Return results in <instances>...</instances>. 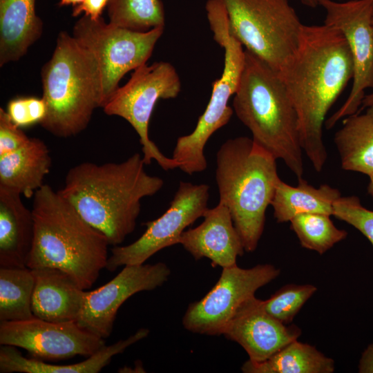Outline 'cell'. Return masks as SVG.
Returning a JSON list of instances; mask_svg holds the SVG:
<instances>
[{"label": "cell", "instance_id": "6da1fadb", "mask_svg": "<svg viewBox=\"0 0 373 373\" xmlns=\"http://www.w3.org/2000/svg\"><path fill=\"white\" fill-rule=\"evenodd\" d=\"M278 73L297 113L303 151L321 172L327 159L325 117L353 78L347 42L332 26L303 24L296 52Z\"/></svg>", "mask_w": 373, "mask_h": 373}, {"label": "cell", "instance_id": "7a4b0ae2", "mask_svg": "<svg viewBox=\"0 0 373 373\" xmlns=\"http://www.w3.org/2000/svg\"><path fill=\"white\" fill-rule=\"evenodd\" d=\"M135 153L122 162H83L70 169L57 191L110 245L121 244L136 226L141 200L157 193L164 180L148 174Z\"/></svg>", "mask_w": 373, "mask_h": 373}, {"label": "cell", "instance_id": "3957f363", "mask_svg": "<svg viewBox=\"0 0 373 373\" xmlns=\"http://www.w3.org/2000/svg\"><path fill=\"white\" fill-rule=\"evenodd\" d=\"M32 211L34 239L26 267L57 268L83 289L91 287L106 267V237L48 184L35 192Z\"/></svg>", "mask_w": 373, "mask_h": 373}, {"label": "cell", "instance_id": "277c9868", "mask_svg": "<svg viewBox=\"0 0 373 373\" xmlns=\"http://www.w3.org/2000/svg\"><path fill=\"white\" fill-rule=\"evenodd\" d=\"M245 50V63L233 108L250 131L252 140L282 160L298 180L304 164L298 119L278 73L253 53Z\"/></svg>", "mask_w": 373, "mask_h": 373}, {"label": "cell", "instance_id": "5b68a950", "mask_svg": "<svg viewBox=\"0 0 373 373\" xmlns=\"http://www.w3.org/2000/svg\"><path fill=\"white\" fill-rule=\"evenodd\" d=\"M216 180L219 202L228 208L245 250L255 251L280 180L276 159L252 138L229 139L216 154Z\"/></svg>", "mask_w": 373, "mask_h": 373}, {"label": "cell", "instance_id": "8992f818", "mask_svg": "<svg viewBox=\"0 0 373 373\" xmlns=\"http://www.w3.org/2000/svg\"><path fill=\"white\" fill-rule=\"evenodd\" d=\"M41 77L47 113L40 125L59 137L83 131L94 110L102 105L101 73L95 56L61 31Z\"/></svg>", "mask_w": 373, "mask_h": 373}, {"label": "cell", "instance_id": "52a82bcc", "mask_svg": "<svg viewBox=\"0 0 373 373\" xmlns=\"http://www.w3.org/2000/svg\"><path fill=\"white\" fill-rule=\"evenodd\" d=\"M205 10L213 39L224 49V67L220 77L212 84L209 102L195 128L190 134L179 137L173 149L172 158L181 171L190 175L207 169L205 144L233 115L228 102L238 88L245 63V50L231 31L222 0H207Z\"/></svg>", "mask_w": 373, "mask_h": 373}, {"label": "cell", "instance_id": "ba28073f", "mask_svg": "<svg viewBox=\"0 0 373 373\" xmlns=\"http://www.w3.org/2000/svg\"><path fill=\"white\" fill-rule=\"evenodd\" d=\"M231 31L246 50L279 72L296 52L303 23L288 0H222Z\"/></svg>", "mask_w": 373, "mask_h": 373}, {"label": "cell", "instance_id": "9c48e42d", "mask_svg": "<svg viewBox=\"0 0 373 373\" xmlns=\"http://www.w3.org/2000/svg\"><path fill=\"white\" fill-rule=\"evenodd\" d=\"M180 90V77L171 63L145 64L134 70L128 81L102 107L106 115L121 117L133 126L139 136L146 165L155 160L165 171L178 168V163L165 156L150 140L149 124L158 100L175 98Z\"/></svg>", "mask_w": 373, "mask_h": 373}, {"label": "cell", "instance_id": "30bf717a", "mask_svg": "<svg viewBox=\"0 0 373 373\" xmlns=\"http://www.w3.org/2000/svg\"><path fill=\"white\" fill-rule=\"evenodd\" d=\"M164 30V27H157L136 31L86 15L77 21L73 36L95 56L99 67L102 108L119 87L124 75L146 64Z\"/></svg>", "mask_w": 373, "mask_h": 373}, {"label": "cell", "instance_id": "8fae6325", "mask_svg": "<svg viewBox=\"0 0 373 373\" xmlns=\"http://www.w3.org/2000/svg\"><path fill=\"white\" fill-rule=\"evenodd\" d=\"M209 186L180 181L170 206L158 218L146 223V229L135 242L114 246L106 269L144 264L159 251L179 244L181 234L207 210Z\"/></svg>", "mask_w": 373, "mask_h": 373}, {"label": "cell", "instance_id": "7c38bea8", "mask_svg": "<svg viewBox=\"0 0 373 373\" xmlns=\"http://www.w3.org/2000/svg\"><path fill=\"white\" fill-rule=\"evenodd\" d=\"M280 273L270 264L249 269L237 264L222 268L220 278L200 300L191 303L182 318L184 327L193 333L214 336L223 331L240 305Z\"/></svg>", "mask_w": 373, "mask_h": 373}, {"label": "cell", "instance_id": "4fadbf2b", "mask_svg": "<svg viewBox=\"0 0 373 373\" xmlns=\"http://www.w3.org/2000/svg\"><path fill=\"white\" fill-rule=\"evenodd\" d=\"M372 0L345 2L319 0L325 11L324 23L338 29L349 46L353 64L352 86L349 96L327 121L332 128L340 119L358 111L367 88H373V23L371 20Z\"/></svg>", "mask_w": 373, "mask_h": 373}, {"label": "cell", "instance_id": "5bb4252c", "mask_svg": "<svg viewBox=\"0 0 373 373\" xmlns=\"http://www.w3.org/2000/svg\"><path fill=\"white\" fill-rule=\"evenodd\" d=\"M0 345L23 348L38 360L57 361L88 357L104 346L105 341L76 321L56 323L34 317L0 322Z\"/></svg>", "mask_w": 373, "mask_h": 373}, {"label": "cell", "instance_id": "9a60e30c", "mask_svg": "<svg viewBox=\"0 0 373 373\" xmlns=\"http://www.w3.org/2000/svg\"><path fill=\"white\" fill-rule=\"evenodd\" d=\"M171 274L164 262L125 265L111 280L86 291L78 325L105 339L113 331L118 309L133 295L162 286Z\"/></svg>", "mask_w": 373, "mask_h": 373}, {"label": "cell", "instance_id": "2e32d148", "mask_svg": "<svg viewBox=\"0 0 373 373\" xmlns=\"http://www.w3.org/2000/svg\"><path fill=\"white\" fill-rule=\"evenodd\" d=\"M301 329L287 325L269 314L263 300L255 296L245 301L226 325L222 335L238 343L249 360L262 362L290 342L298 340Z\"/></svg>", "mask_w": 373, "mask_h": 373}, {"label": "cell", "instance_id": "e0dca14e", "mask_svg": "<svg viewBox=\"0 0 373 373\" xmlns=\"http://www.w3.org/2000/svg\"><path fill=\"white\" fill-rule=\"evenodd\" d=\"M203 218L200 224L181 234L179 244L196 260L207 258L222 268L236 265L245 250L228 208L218 202Z\"/></svg>", "mask_w": 373, "mask_h": 373}, {"label": "cell", "instance_id": "ac0fdd59", "mask_svg": "<svg viewBox=\"0 0 373 373\" xmlns=\"http://www.w3.org/2000/svg\"><path fill=\"white\" fill-rule=\"evenodd\" d=\"M31 270L35 278L32 296L34 316L56 323L77 321L86 291L61 269L41 267Z\"/></svg>", "mask_w": 373, "mask_h": 373}, {"label": "cell", "instance_id": "d6986e66", "mask_svg": "<svg viewBox=\"0 0 373 373\" xmlns=\"http://www.w3.org/2000/svg\"><path fill=\"white\" fill-rule=\"evenodd\" d=\"M21 195L0 186V267H26L32 249L34 217Z\"/></svg>", "mask_w": 373, "mask_h": 373}, {"label": "cell", "instance_id": "ffe728a7", "mask_svg": "<svg viewBox=\"0 0 373 373\" xmlns=\"http://www.w3.org/2000/svg\"><path fill=\"white\" fill-rule=\"evenodd\" d=\"M36 0H0V66L16 61L42 35Z\"/></svg>", "mask_w": 373, "mask_h": 373}, {"label": "cell", "instance_id": "44dd1931", "mask_svg": "<svg viewBox=\"0 0 373 373\" xmlns=\"http://www.w3.org/2000/svg\"><path fill=\"white\" fill-rule=\"evenodd\" d=\"M148 329L142 328L125 340L106 345L87 359L70 365H51L44 361L24 357L15 346L1 345V373H98L112 358L124 352L131 345L147 337Z\"/></svg>", "mask_w": 373, "mask_h": 373}, {"label": "cell", "instance_id": "7402d4cb", "mask_svg": "<svg viewBox=\"0 0 373 373\" xmlns=\"http://www.w3.org/2000/svg\"><path fill=\"white\" fill-rule=\"evenodd\" d=\"M51 163L49 149L44 141L30 137L18 149L0 155V186L32 198L44 184Z\"/></svg>", "mask_w": 373, "mask_h": 373}, {"label": "cell", "instance_id": "603a6c76", "mask_svg": "<svg viewBox=\"0 0 373 373\" xmlns=\"http://www.w3.org/2000/svg\"><path fill=\"white\" fill-rule=\"evenodd\" d=\"M343 119L334 135L341 167L369 175L373 172V106Z\"/></svg>", "mask_w": 373, "mask_h": 373}, {"label": "cell", "instance_id": "cb8c5ba5", "mask_svg": "<svg viewBox=\"0 0 373 373\" xmlns=\"http://www.w3.org/2000/svg\"><path fill=\"white\" fill-rule=\"evenodd\" d=\"M340 196V191L328 184L316 188L301 178L297 186H291L280 180L271 205L276 221L283 223L303 213L333 216V204Z\"/></svg>", "mask_w": 373, "mask_h": 373}, {"label": "cell", "instance_id": "d4e9b609", "mask_svg": "<svg viewBox=\"0 0 373 373\" xmlns=\"http://www.w3.org/2000/svg\"><path fill=\"white\" fill-rule=\"evenodd\" d=\"M334 361L315 347L297 340L282 347L262 362L247 360L241 367L245 373H332Z\"/></svg>", "mask_w": 373, "mask_h": 373}, {"label": "cell", "instance_id": "484cf974", "mask_svg": "<svg viewBox=\"0 0 373 373\" xmlns=\"http://www.w3.org/2000/svg\"><path fill=\"white\" fill-rule=\"evenodd\" d=\"M34 285L31 269L0 267V322L35 317L32 310Z\"/></svg>", "mask_w": 373, "mask_h": 373}, {"label": "cell", "instance_id": "4316f807", "mask_svg": "<svg viewBox=\"0 0 373 373\" xmlns=\"http://www.w3.org/2000/svg\"><path fill=\"white\" fill-rule=\"evenodd\" d=\"M109 23L136 31L164 27L165 11L161 0H110Z\"/></svg>", "mask_w": 373, "mask_h": 373}, {"label": "cell", "instance_id": "83f0119b", "mask_svg": "<svg viewBox=\"0 0 373 373\" xmlns=\"http://www.w3.org/2000/svg\"><path fill=\"white\" fill-rule=\"evenodd\" d=\"M330 215L307 213L298 215L289 222L301 246L323 254L334 245L344 240L347 232L338 229Z\"/></svg>", "mask_w": 373, "mask_h": 373}, {"label": "cell", "instance_id": "f1b7e54d", "mask_svg": "<svg viewBox=\"0 0 373 373\" xmlns=\"http://www.w3.org/2000/svg\"><path fill=\"white\" fill-rule=\"evenodd\" d=\"M316 290L317 287L310 284L286 285L263 300V305L269 314L287 325Z\"/></svg>", "mask_w": 373, "mask_h": 373}, {"label": "cell", "instance_id": "f546056e", "mask_svg": "<svg viewBox=\"0 0 373 373\" xmlns=\"http://www.w3.org/2000/svg\"><path fill=\"white\" fill-rule=\"evenodd\" d=\"M333 216L352 225L373 246V211L364 207L357 196H340L333 204Z\"/></svg>", "mask_w": 373, "mask_h": 373}, {"label": "cell", "instance_id": "4dcf8cb0", "mask_svg": "<svg viewBox=\"0 0 373 373\" xmlns=\"http://www.w3.org/2000/svg\"><path fill=\"white\" fill-rule=\"evenodd\" d=\"M6 112L11 121L20 128L41 124L47 113V106L43 97H17L10 99Z\"/></svg>", "mask_w": 373, "mask_h": 373}, {"label": "cell", "instance_id": "1f68e13d", "mask_svg": "<svg viewBox=\"0 0 373 373\" xmlns=\"http://www.w3.org/2000/svg\"><path fill=\"white\" fill-rule=\"evenodd\" d=\"M30 137L15 125L6 111L0 108V155L12 152L23 144Z\"/></svg>", "mask_w": 373, "mask_h": 373}, {"label": "cell", "instance_id": "d6a6232c", "mask_svg": "<svg viewBox=\"0 0 373 373\" xmlns=\"http://www.w3.org/2000/svg\"><path fill=\"white\" fill-rule=\"evenodd\" d=\"M110 0H84L80 4L73 7L72 15L77 17L82 12L93 20L101 17L104 9Z\"/></svg>", "mask_w": 373, "mask_h": 373}, {"label": "cell", "instance_id": "836d02e7", "mask_svg": "<svg viewBox=\"0 0 373 373\" xmlns=\"http://www.w3.org/2000/svg\"><path fill=\"white\" fill-rule=\"evenodd\" d=\"M358 372L373 373V343L367 346L361 355Z\"/></svg>", "mask_w": 373, "mask_h": 373}, {"label": "cell", "instance_id": "e575fe53", "mask_svg": "<svg viewBox=\"0 0 373 373\" xmlns=\"http://www.w3.org/2000/svg\"><path fill=\"white\" fill-rule=\"evenodd\" d=\"M370 106H373V91L365 95L361 106V111Z\"/></svg>", "mask_w": 373, "mask_h": 373}, {"label": "cell", "instance_id": "d590c367", "mask_svg": "<svg viewBox=\"0 0 373 373\" xmlns=\"http://www.w3.org/2000/svg\"><path fill=\"white\" fill-rule=\"evenodd\" d=\"M83 1L84 0H59L58 5L59 6L72 5L73 7H74L82 3Z\"/></svg>", "mask_w": 373, "mask_h": 373}, {"label": "cell", "instance_id": "8d00e7d4", "mask_svg": "<svg viewBox=\"0 0 373 373\" xmlns=\"http://www.w3.org/2000/svg\"><path fill=\"white\" fill-rule=\"evenodd\" d=\"M300 2L311 8H316L317 6H319L318 1L319 0H300Z\"/></svg>", "mask_w": 373, "mask_h": 373}, {"label": "cell", "instance_id": "74e56055", "mask_svg": "<svg viewBox=\"0 0 373 373\" xmlns=\"http://www.w3.org/2000/svg\"><path fill=\"white\" fill-rule=\"evenodd\" d=\"M368 176L370 178V182L367 186V191L368 193L373 198V172L371 173Z\"/></svg>", "mask_w": 373, "mask_h": 373}, {"label": "cell", "instance_id": "f35d334b", "mask_svg": "<svg viewBox=\"0 0 373 373\" xmlns=\"http://www.w3.org/2000/svg\"><path fill=\"white\" fill-rule=\"evenodd\" d=\"M371 20L373 23V0L371 1Z\"/></svg>", "mask_w": 373, "mask_h": 373}, {"label": "cell", "instance_id": "ab89813d", "mask_svg": "<svg viewBox=\"0 0 373 373\" xmlns=\"http://www.w3.org/2000/svg\"><path fill=\"white\" fill-rule=\"evenodd\" d=\"M338 1H340V0H338Z\"/></svg>", "mask_w": 373, "mask_h": 373}]
</instances>
